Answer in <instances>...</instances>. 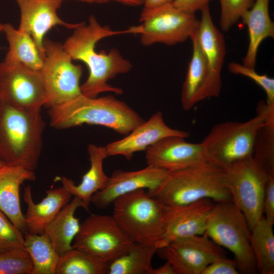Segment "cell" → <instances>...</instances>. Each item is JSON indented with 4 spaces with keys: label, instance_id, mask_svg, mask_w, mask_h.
Instances as JSON below:
<instances>
[{
    "label": "cell",
    "instance_id": "cell-1",
    "mask_svg": "<svg viewBox=\"0 0 274 274\" xmlns=\"http://www.w3.org/2000/svg\"><path fill=\"white\" fill-rule=\"evenodd\" d=\"M124 33H129L128 29L113 30L109 26L100 24L91 15L88 23L81 22L62 44L73 60L83 62L88 69V77L80 86L83 95L95 97L105 92L122 94L121 88L112 86L108 82L119 74L128 73L132 67V63L116 48L107 52L104 50L98 52L95 47L104 38Z\"/></svg>",
    "mask_w": 274,
    "mask_h": 274
},
{
    "label": "cell",
    "instance_id": "cell-2",
    "mask_svg": "<svg viewBox=\"0 0 274 274\" xmlns=\"http://www.w3.org/2000/svg\"><path fill=\"white\" fill-rule=\"evenodd\" d=\"M48 114L50 125L57 129L87 124L105 126L123 135L144 121L125 102L111 95L90 97L81 94L48 109Z\"/></svg>",
    "mask_w": 274,
    "mask_h": 274
},
{
    "label": "cell",
    "instance_id": "cell-3",
    "mask_svg": "<svg viewBox=\"0 0 274 274\" xmlns=\"http://www.w3.org/2000/svg\"><path fill=\"white\" fill-rule=\"evenodd\" d=\"M45 127L41 110H21L0 102V160L5 165L34 171Z\"/></svg>",
    "mask_w": 274,
    "mask_h": 274
},
{
    "label": "cell",
    "instance_id": "cell-4",
    "mask_svg": "<svg viewBox=\"0 0 274 274\" xmlns=\"http://www.w3.org/2000/svg\"><path fill=\"white\" fill-rule=\"evenodd\" d=\"M147 192L168 207L204 198L215 202L232 201L225 169L208 162L169 173L156 189Z\"/></svg>",
    "mask_w": 274,
    "mask_h": 274
},
{
    "label": "cell",
    "instance_id": "cell-5",
    "mask_svg": "<svg viewBox=\"0 0 274 274\" xmlns=\"http://www.w3.org/2000/svg\"><path fill=\"white\" fill-rule=\"evenodd\" d=\"M112 204L113 217L129 238L135 243L156 247L163 231L164 205L145 189L123 195Z\"/></svg>",
    "mask_w": 274,
    "mask_h": 274
},
{
    "label": "cell",
    "instance_id": "cell-6",
    "mask_svg": "<svg viewBox=\"0 0 274 274\" xmlns=\"http://www.w3.org/2000/svg\"><path fill=\"white\" fill-rule=\"evenodd\" d=\"M204 233L233 254L239 273L257 272L250 242V230L244 215L232 201L215 202Z\"/></svg>",
    "mask_w": 274,
    "mask_h": 274
},
{
    "label": "cell",
    "instance_id": "cell-7",
    "mask_svg": "<svg viewBox=\"0 0 274 274\" xmlns=\"http://www.w3.org/2000/svg\"><path fill=\"white\" fill-rule=\"evenodd\" d=\"M265 123L263 115L239 122L227 121L214 126L200 143L207 161L224 169L252 156L256 135Z\"/></svg>",
    "mask_w": 274,
    "mask_h": 274
},
{
    "label": "cell",
    "instance_id": "cell-8",
    "mask_svg": "<svg viewBox=\"0 0 274 274\" xmlns=\"http://www.w3.org/2000/svg\"><path fill=\"white\" fill-rule=\"evenodd\" d=\"M139 20L141 24L129 30L130 34L140 35L141 43L145 46L183 43L191 39L199 24L195 14L180 10L173 2L153 8H144Z\"/></svg>",
    "mask_w": 274,
    "mask_h": 274
},
{
    "label": "cell",
    "instance_id": "cell-9",
    "mask_svg": "<svg viewBox=\"0 0 274 274\" xmlns=\"http://www.w3.org/2000/svg\"><path fill=\"white\" fill-rule=\"evenodd\" d=\"M45 57L39 71L46 91L48 109L66 102L82 94L80 81L83 68L75 64L60 43L45 38Z\"/></svg>",
    "mask_w": 274,
    "mask_h": 274
},
{
    "label": "cell",
    "instance_id": "cell-10",
    "mask_svg": "<svg viewBox=\"0 0 274 274\" xmlns=\"http://www.w3.org/2000/svg\"><path fill=\"white\" fill-rule=\"evenodd\" d=\"M134 244L112 215L92 214L81 224L73 248L110 264L127 253Z\"/></svg>",
    "mask_w": 274,
    "mask_h": 274
},
{
    "label": "cell",
    "instance_id": "cell-11",
    "mask_svg": "<svg viewBox=\"0 0 274 274\" xmlns=\"http://www.w3.org/2000/svg\"><path fill=\"white\" fill-rule=\"evenodd\" d=\"M225 171L232 201L244 215L251 230L263 216L265 187L270 176L252 156L232 163Z\"/></svg>",
    "mask_w": 274,
    "mask_h": 274
},
{
    "label": "cell",
    "instance_id": "cell-12",
    "mask_svg": "<svg viewBox=\"0 0 274 274\" xmlns=\"http://www.w3.org/2000/svg\"><path fill=\"white\" fill-rule=\"evenodd\" d=\"M0 102L21 110H41L46 91L39 71L20 63L0 62Z\"/></svg>",
    "mask_w": 274,
    "mask_h": 274
},
{
    "label": "cell",
    "instance_id": "cell-13",
    "mask_svg": "<svg viewBox=\"0 0 274 274\" xmlns=\"http://www.w3.org/2000/svg\"><path fill=\"white\" fill-rule=\"evenodd\" d=\"M156 253L171 264L175 274H201L208 265L226 257L223 249L205 233L175 239Z\"/></svg>",
    "mask_w": 274,
    "mask_h": 274
},
{
    "label": "cell",
    "instance_id": "cell-14",
    "mask_svg": "<svg viewBox=\"0 0 274 274\" xmlns=\"http://www.w3.org/2000/svg\"><path fill=\"white\" fill-rule=\"evenodd\" d=\"M214 203L212 200L204 198L186 205L164 206L163 231L157 249L179 238L204 234Z\"/></svg>",
    "mask_w": 274,
    "mask_h": 274
},
{
    "label": "cell",
    "instance_id": "cell-15",
    "mask_svg": "<svg viewBox=\"0 0 274 274\" xmlns=\"http://www.w3.org/2000/svg\"><path fill=\"white\" fill-rule=\"evenodd\" d=\"M145 151L147 166L168 173L208 162L200 143H189L179 136L162 139Z\"/></svg>",
    "mask_w": 274,
    "mask_h": 274
},
{
    "label": "cell",
    "instance_id": "cell-16",
    "mask_svg": "<svg viewBox=\"0 0 274 274\" xmlns=\"http://www.w3.org/2000/svg\"><path fill=\"white\" fill-rule=\"evenodd\" d=\"M200 11L201 19L199 20L196 36L208 70L204 99L220 95L222 85L221 73L226 54V46L222 33L214 24L209 6Z\"/></svg>",
    "mask_w": 274,
    "mask_h": 274
},
{
    "label": "cell",
    "instance_id": "cell-17",
    "mask_svg": "<svg viewBox=\"0 0 274 274\" xmlns=\"http://www.w3.org/2000/svg\"><path fill=\"white\" fill-rule=\"evenodd\" d=\"M168 174L149 166L134 171L115 170L109 177L106 186L92 195L91 202L97 208L105 209L128 193L145 189L152 191L160 185Z\"/></svg>",
    "mask_w": 274,
    "mask_h": 274
},
{
    "label": "cell",
    "instance_id": "cell-18",
    "mask_svg": "<svg viewBox=\"0 0 274 274\" xmlns=\"http://www.w3.org/2000/svg\"><path fill=\"white\" fill-rule=\"evenodd\" d=\"M64 0H15L20 11L18 30L29 35L45 57L44 41L47 32L56 25L74 29L81 22L70 23L61 20L57 10Z\"/></svg>",
    "mask_w": 274,
    "mask_h": 274
},
{
    "label": "cell",
    "instance_id": "cell-19",
    "mask_svg": "<svg viewBox=\"0 0 274 274\" xmlns=\"http://www.w3.org/2000/svg\"><path fill=\"white\" fill-rule=\"evenodd\" d=\"M189 135L187 131L169 127L165 123L162 113L158 111L136 126L126 136L108 144L106 147L108 156L122 155L129 160L135 152L145 151L162 139L171 136L186 138Z\"/></svg>",
    "mask_w": 274,
    "mask_h": 274
},
{
    "label": "cell",
    "instance_id": "cell-20",
    "mask_svg": "<svg viewBox=\"0 0 274 274\" xmlns=\"http://www.w3.org/2000/svg\"><path fill=\"white\" fill-rule=\"evenodd\" d=\"M46 196L35 203L31 187L24 189L23 199L27 206L24 221L27 233L40 234L55 218L61 210L71 200L72 194L62 186L46 191Z\"/></svg>",
    "mask_w": 274,
    "mask_h": 274
},
{
    "label": "cell",
    "instance_id": "cell-21",
    "mask_svg": "<svg viewBox=\"0 0 274 274\" xmlns=\"http://www.w3.org/2000/svg\"><path fill=\"white\" fill-rule=\"evenodd\" d=\"M31 171L18 166L0 168V210L24 235L27 233L20 206V187L26 181H34Z\"/></svg>",
    "mask_w": 274,
    "mask_h": 274
},
{
    "label": "cell",
    "instance_id": "cell-22",
    "mask_svg": "<svg viewBox=\"0 0 274 274\" xmlns=\"http://www.w3.org/2000/svg\"><path fill=\"white\" fill-rule=\"evenodd\" d=\"M87 151L90 166L83 176L81 183L76 185L72 180L65 177L59 179L62 186L72 196L79 198L84 203L85 210L88 211L92 195L106 186L109 177L103 169L104 160L108 157L106 147L91 144L88 146Z\"/></svg>",
    "mask_w": 274,
    "mask_h": 274
},
{
    "label": "cell",
    "instance_id": "cell-23",
    "mask_svg": "<svg viewBox=\"0 0 274 274\" xmlns=\"http://www.w3.org/2000/svg\"><path fill=\"white\" fill-rule=\"evenodd\" d=\"M270 0H255L253 6L241 17L248 28L249 45L243 64L255 68L258 48L267 38L274 37V23L269 13Z\"/></svg>",
    "mask_w": 274,
    "mask_h": 274
},
{
    "label": "cell",
    "instance_id": "cell-24",
    "mask_svg": "<svg viewBox=\"0 0 274 274\" xmlns=\"http://www.w3.org/2000/svg\"><path fill=\"white\" fill-rule=\"evenodd\" d=\"M80 207L85 209L83 201L78 197L74 196L45 230L44 233L60 256L73 248V241L81 227L79 220L75 217V214Z\"/></svg>",
    "mask_w": 274,
    "mask_h": 274
},
{
    "label": "cell",
    "instance_id": "cell-25",
    "mask_svg": "<svg viewBox=\"0 0 274 274\" xmlns=\"http://www.w3.org/2000/svg\"><path fill=\"white\" fill-rule=\"evenodd\" d=\"M190 39L193 46L192 54L181 95L182 106L186 111L191 110L198 102L204 99L208 76L207 63L197 41L196 32Z\"/></svg>",
    "mask_w": 274,
    "mask_h": 274
},
{
    "label": "cell",
    "instance_id": "cell-26",
    "mask_svg": "<svg viewBox=\"0 0 274 274\" xmlns=\"http://www.w3.org/2000/svg\"><path fill=\"white\" fill-rule=\"evenodd\" d=\"M4 32L9 50L4 61L22 64L39 71L43 64L44 56L32 38L28 33L16 29L11 24H4Z\"/></svg>",
    "mask_w": 274,
    "mask_h": 274
},
{
    "label": "cell",
    "instance_id": "cell-27",
    "mask_svg": "<svg viewBox=\"0 0 274 274\" xmlns=\"http://www.w3.org/2000/svg\"><path fill=\"white\" fill-rule=\"evenodd\" d=\"M273 225L263 215L250 230V244L257 272L261 274L274 273Z\"/></svg>",
    "mask_w": 274,
    "mask_h": 274
},
{
    "label": "cell",
    "instance_id": "cell-28",
    "mask_svg": "<svg viewBox=\"0 0 274 274\" xmlns=\"http://www.w3.org/2000/svg\"><path fill=\"white\" fill-rule=\"evenodd\" d=\"M24 247L32 264L31 274H56L60 256L46 233H26Z\"/></svg>",
    "mask_w": 274,
    "mask_h": 274
},
{
    "label": "cell",
    "instance_id": "cell-29",
    "mask_svg": "<svg viewBox=\"0 0 274 274\" xmlns=\"http://www.w3.org/2000/svg\"><path fill=\"white\" fill-rule=\"evenodd\" d=\"M158 249L154 245L135 243L126 254L109 265L108 274H152V258Z\"/></svg>",
    "mask_w": 274,
    "mask_h": 274
},
{
    "label": "cell",
    "instance_id": "cell-30",
    "mask_svg": "<svg viewBox=\"0 0 274 274\" xmlns=\"http://www.w3.org/2000/svg\"><path fill=\"white\" fill-rule=\"evenodd\" d=\"M109 264L73 248L60 256L56 274H108Z\"/></svg>",
    "mask_w": 274,
    "mask_h": 274
},
{
    "label": "cell",
    "instance_id": "cell-31",
    "mask_svg": "<svg viewBox=\"0 0 274 274\" xmlns=\"http://www.w3.org/2000/svg\"><path fill=\"white\" fill-rule=\"evenodd\" d=\"M252 157L268 176L274 177V125L264 123L259 129Z\"/></svg>",
    "mask_w": 274,
    "mask_h": 274
},
{
    "label": "cell",
    "instance_id": "cell-32",
    "mask_svg": "<svg viewBox=\"0 0 274 274\" xmlns=\"http://www.w3.org/2000/svg\"><path fill=\"white\" fill-rule=\"evenodd\" d=\"M32 270L25 249L0 252V274H31Z\"/></svg>",
    "mask_w": 274,
    "mask_h": 274
},
{
    "label": "cell",
    "instance_id": "cell-33",
    "mask_svg": "<svg viewBox=\"0 0 274 274\" xmlns=\"http://www.w3.org/2000/svg\"><path fill=\"white\" fill-rule=\"evenodd\" d=\"M221 5L220 25L227 31L233 26L246 11L253 5L255 0H219Z\"/></svg>",
    "mask_w": 274,
    "mask_h": 274
},
{
    "label": "cell",
    "instance_id": "cell-34",
    "mask_svg": "<svg viewBox=\"0 0 274 274\" xmlns=\"http://www.w3.org/2000/svg\"><path fill=\"white\" fill-rule=\"evenodd\" d=\"M25 249L24 235L0 210V252Z\"/></svg>",
    "mask_w": 274,
    "mask_h": 274
},
{
    "label": "cell",
    "instance_id": "cell-35",
    "mask_svg": "<svg viewBox=\"0 0 274 274\" xmlns=\"http://www.w3.org/2000/svg\"><path fill=\"white\" fill-rule=\"evenodd\" d=\"M229 71L234 74L248 77L260 86L266 94V104L274 107V79L266 75H261L255 68L247 67L237 62H230L228 65Z\"/></svg>",
    "mask_w": 274,
    "mask_h": 274
},
{
    "label": "cell",
    "instance_id": "cell-36",
    "mask_svg": "<svg viewBox=\"0 0 274 274\" xmlns=\"http://www.w3.org/2000/svg\"><path fill=\"white\" fill-rule=\"evenodd\" d=\"M234 260L222 257L208 265L201 274H239Z\"/></svg>",
    "mask_w": 274,
    "mask_h": 274
},
{
    "label": "cell",
    "instance_id": "cell-37",
    "mask_svg": "<svg viewBox=\"0 0 274 274\" xmlns=\"http://www.w3.org/2000/svg\"><path fill=\"white\" fill-rule=\"evenodd\" d=\"M263 215L269 223L274 224V177H269L265 187L263 202Z\"/></svg>",
    "mask_w": 274,
    "mask_h": 274
},
{
    "label": "cell",
    "instance_id": "cell-38",
    "mask_svg": "<svg viewBox=\"0 0 274 274\" xmlns=\"http://www.w3.org/2000/svg\"><path fill=\"white\" fill-rule=\"evenodd\" d=\"M211 0H174L173 3L180 10L189 14H195L209 6Z\"/></svg>",
    "mask_w": 274,
    "mask_h": 274
},
{
    "label": "cell",
    "instance_id": "cell-39",
    "mask_svg": "<svg viewBox=\"0 0 274 274\" xmlns=\"http://www.w3.org/2000/svg\"><path fill=\"white\" fill-rule=\"evenodd\" d=\"M144 1L145 0H91L92 3L97 4H101L114 2L131 7H136L143 5Z\"/></svg>",
    "mask_w": 274,
    "mask_h": 274
},
{
    "label": "cell",
    "instance_id": "cell-40",
    "mask_svg": "<svg viewBox=\"0 0 274 274\" xmlns=\"http://www.w3.org/2000/svg\"><path fill=\"white\" fill-rule=\"evenodd\" d=\"M152 274H175L171 264L167 261L162 265L154 268Z\"/></svg>",
    "mask_w": 274,
    "mask_h": 274
},
{
    "label": "cell",
    "instance_id": "cell-41",
    "mask_svg": "<svg viewBox=\"0 0 274 274\" xmlns=\"http://www.w3.org/2000/svg\"><path fill=\"white\" fill-rule=\"evenodd\" d=\"M174 0H145L144 8H153L162 6L163 5L172 3Z\"/></svg>",
    "mask_w": 274,
    "mask_h": 274
},
{
    "label": "cell",
    "instance_id": "cell-42",
    "mask_svg": "<svg viewBox=\"0 0 274 274\" xmlns=\"http://www.w3.org/2000/svg\"><path fill=\"white\" fill-rule=\"evenodd\" d=\"M80 2H85L88 3H92L91 0H76Z\"/></svg>",
    "mask_w": 274,
    "mask_h": 274
},
{
    "label": "cell",
    "instance_id": "cell-43",
    "mask_svg": "<svg viewBox=\"0 0 274 274\" xmlns=\"http://www.w3.org/2000/svg\"><path fill=\"white\" fill-rule=\"evenodd\" d=\"M4 24L0 23V32L3 30Z\"/></svg>",
    "mask_w": 274,
    "mask_h": 274
},
{
    "label": "cell",
    "instance_id": "cell-44",
    "mask_svg": "<svg viewBox=\"0 0 274 274\" xmlns=\"http://www.w3.org/2000/svg\"><path fill=\"white\" fill-rule=\"evenodd\" d=\"M5 165V164H4V163L2 160H0V168Z\"/></svg>",
    "mask_w": 274,
    "mask_h": 274
}]
</instances>
